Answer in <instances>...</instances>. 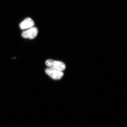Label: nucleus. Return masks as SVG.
<instances>
[{"mask_svg": "<svg viewBox=\"0 0 127 127\" xmlns=\"http://www.w3.org/2000/svg\"><path fill=\"white\" fill-rule=\"evenodd\" d=\"M46 64L49 68L63 71L66 68V65L65 64L62 62L55 61L52 59H48L46 61Z\"/></svg>", "mask_w": 127, "mask_h": 127, "instance_id": "nucleus-1", "label": "nucleus"}, {"mask_svg": "<svg viewBox=\"0 0 127 127\" xmlns=\"http://www.w3.org/2000/svg\"><path fill=\"white\" fill-rule=\"evenodd\" d=\"M45 72L47 75L55 80H59L61 79L64 75V73L62 71L57 70L49 68L46 69Z\"/></svg>", "mask_w": 127, "mask_h": 127, "instance_id": "nucleus-2", "label": "nucleus"}, {"mask_svg": "<svg viewBox=\"0 0 127 127\" xmlns=\"http://www.w3.org/2000/svg\"><path fill=\"white\" fill-rule=\"evenodd\" d=\"M38 31L36 27H32L22 33V36L25 39H34L38 34Z\"/></svg>", "mask_w": 127, "mask_h": 127, "instance_id": "nucleus-3", "label": "nucleus"}, {"mask_svg": "<svg viewBox=\"0 0 127 127\" xmlns=\"http://www.w3.org/2000/svg\"><path fill=\"white\" fill-rule=\"evenodd\" d=\"M34 25L35 24L31 18L28 17L21 22L20 27L21 30H26L33 27Z\"/></svg>", "mask_w": 127, "mask_h": 127, "instance_id": "nucleus-4", "label": "nucleus"}]
</instances>
